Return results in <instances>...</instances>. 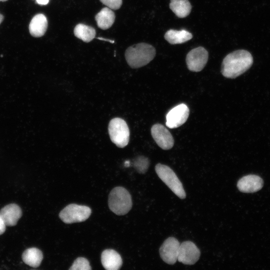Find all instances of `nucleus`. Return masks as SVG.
<instances>
[{
  "label": "nucleus",
  "instance_id": "1",
  "mask_svg": "<svg viewBox=\"0 0 270 270\" xmlns=\"http://www.w3.org/2000/svg\"><path fill=\"white\" fill-rule=\"evenodd\" d=\"M253 62L250 53L244 50H235L223 60L221 72L226 78H234L250 68Z\"/></svg>",
  "mask_w": 270,
  "mask_h": 270
},
{
  "label": "nucleus",
  "instance_id": "2",
  "mask_svg": "<svg viewBox=\"0 0 270 270\" xmlns=\"http://www.w3.org/2000/svg\"><path fill=\"white\" fill-rule=\"evenodd\" d=\"M156 56V49L152 45L141 42L128 47L125 52L128 64L137 68L148 64Z\"/></svg>",
  "mask_w": 270,
  "mask_h": 270
},
{
  "label": "nucleus",
  "instance_id": "3",
  "mask_svg": "<svg viewBox=\"0 0 270 270\" xmlns=\"http://www.w3.org/2000/svg\"><path fill=\"white\" fill-rule=\"evenodd\" d=\"M108 204L110 209L113 212L119 216L124 215L132 207V197L125 188L117 186L110 192Z\"/></svg>",
  "mask_w": 270,
  "mask_h": 270
},
{
  "label": "nucleus",
  "instance_id": "4",
  "mask_svg": "<svg viewBox=\"0 0 270 270\" xmlns=\"http://www.w3.org/2000/svg\"><path fill=\"white\" fill-rule=\"evenodd\" d=\"M156 172L160 179L178 198L184 199L186 194L182 184L176 174L169 166L158 164L155 166Z\"/></svg>",
  "mask_w": 270,
  "mask_h": 270
},
{
  "label": "nucleus",
  "instance_id": "5",
  "mask_svg": "<svg viewBox=\"0 0 270 270\" xmlns=\"http://www.w3.org/2000/svg\"><path fill=\"white\" fill-rule=\"evenodd\" d=\"M108 133L112 142L119 148H124L128 143L130 130L126 122L122 118H115L108 124Z\"/></svg>",
  "mask_w": 270,
  "mask_h": 270
},
{
  "label": "nucleus",
  "instance_id": "6",
  "mask_svg": "<svg viewBox=\"0 0 270 270\" xmlns=\"http://www.w3.org/2000/svg\"><path fill=\"white\" fill-rule=\"evenodd\" d=\"M91 212V209L88 206L72 204L60 211L59 216L64 223L72 224L86 220Z\"/></svg>",
  "mask_w": 270,
  "mask_h": 270
},
{
  "label": "nucleus",
  "instance_id": "7",
  "mask_svg": "<svg viewBox=\"0 0 270 270\" xmlns=\"http://www.w3.org/2000/svg\"><path fill=\"white\" fill-rule=\"evenodd\" d=\"M208 52L203 47L199 46L190 50L186 56V64L188 69L192 72L201 71L208 60Z\"/></svg>",
  "mask_w": 270,
  "mask_h": 270
},
{
  "label": "nucleus",
  "instance_id": "8",
  "mask_svg": "<svg viewBox=\"0 0 270 270\" xmlns=\"http://www.w3.org/2000/svg\"><path fill=\"white\" fill-rule=\"evenodd\" d=\"M189 108L184 104H180L171 109L166 116V126L174 128L182 125L189 116Z\"/></svg>",
  "mask_w": 270,
  "mask_h": 270
},
{
  "label": "nucleus",
  "instance_id": "9",
  "mask_svg": "<svg viewBox=\"0 0 270 270\" xmlns=\"http://www.w3.org/2000/svg\"><path fill=\"white\" fill-rule=\"evenodd\" d=\"M200 250L192 242L185 241L180 244L178 260L184 264H194L199 259Z\"/></svg>",
  "mask_w": 270,
  "mask_h": 270
},
{
  "label": "nucleus",
  "instance_id": "10",
  "mask_svg": "<svg viewBox=\"0 0 270 270\" xmlns=\"http://www.w3.org/2000/svg\"><path fill=\"white\" fill-rule=\"evenodd\" d=\"M180 243L174 237L166 239L160 248L162 259L166 264H173L178 260Z\"/></svg>",
  "mask_w": 270,
  "mask_h": 270
},
{
  "label": "nucleus",
  "instance_id": "11",
  "mask_svg": "<svg viewBox=\"0 0 270 270\" xmlns=\"http://www.w3.org/2000/svg\"><path fill=\"white\" fill-rule=\"evenodd\" d=\"M151 134L154 141L162 149L168 150L172 148L174 138L169 130L163 125L160 124L153 125Z\"/></svg>",
  "mask_w": 270,
  "mask_h": 270
},
{
  "label": "nucleus",
  "instance_id": "12",
  "mask_svg": "<svg viewBox=\"0 0 270 270\" xmlns=\"http://www.w3.org/2000/svg\"><path fill=\"white\" fill-rule=\"evenodd\" d=\"M263 186V180L260 176L250 174L242 178L237 183L238 190L243 192L250 193L258 191Z\"/></svg>",
  "mask_w": 270,
  "mask_h": 270
},
{
  "label": "nucleus",
  "instance_id": "13",
  "mask_svg": "<svg viewBox=\"0 0 270 270\" xmlns=\"http://www.w3.org/2000/svg\"><path fill=\"white\" fill-rule=\"evenodd\" d=\"M101 262L104 268L107 270H118L122 264L120 254L112 249H106L102 252Z\"/></svg>",
  "mask_w": 270,
  "mask_h": 270
},
{
  "label": "nucleus",
  "instance_id": "14",
  "mask_svg": "<svg viewBox=\"0 0 270 270\" xmlns=\"http://www.w3.org/2000/svg\"><path fill=\"white\" fill-rule=\"evenodd\" d=\"M0 215L6 226H14L22 216V211L16 204H10L2 208Z\"/></svg>",
  "mask_w": 270,
  "mask_h": 270
},
{
  "label": "nucleus",
  "instance_id": "15",
  "mask_svg": "<svg viewBox=\"0 0 270 270\" xmlns=\"http://www.w3.org/2000/svg\"><path fill=\"white\" fill-rule=\"evenodd\" d=\"M47 28L46 18L42 14H38L34 16L29 25V31L30 34L36 38L43 36L46 33Z\"/></svg>",
  "mask_w": 270,
  "mask_h": 270
},
{
  "label": "nucleus",
  "instance_id": "16",
  "mask_svg": "<svg viewBox=\"0 0 270 270\" xmlns=\"http://www.w3.org/2000/svg\"><path fill=\"white\" fill-rule=\"evenodd\" d=\"M115 14L108 7L102 8L95 16L98 26L104 30L110 28L115 20Z\"/></svg>",
  "mask_w": 270,
  "mask_h": 270
},
{
  "label": "nucleus",
  "instance_id": "17",
  "mask_svg": "<svg viewBox=\"0 0 270 270\" xmlns=\"http://www.w3.org/2000/svg\"><path fill=\"white\" fill-rule=\"evenodd\" d=\"M164 37L170 44H182L190 40L192 38V35L185 30H170L166 32Z\"/></svg>",
  "mask_w": 270,
  "mask_h": 270
},
{
  "label": "nucleus",
  "instance_id": "18",
  "mask_svg": "<svg viewBox=\"0 0 270 270\" xmlns=\"http://www.w3.org/2000/svg\"><path fill=\"white\" fill-rule=\"evenodd\" d=\"M23 262L32 268H37L41 264L43 259L42 251L36 248L26 249L22 254Z\"/></svg>",
  "mask_w": 270,
  "mask_h": 270
},
{
  "label": "nucleus",
  "instance_id": "19",
  "mask_svg": "<svg viewBox=\"0 0 270 270\" xmlns=\"http://www.w3.org/2000/svg\"><path fill=\"white\" fill-rule=\"evenodd\" d=\"M170 8L180 18H184L189 15L192 6L188 0H170Z\"/></svg>",
  "mask_w": 270,
  "mask_h": 270
},
{
  "label": "nucleus",
  "instance_id": "20",
  "mask_svg": "<svg viewBox=\"0 0 270 270\" xmlns=\"http://www.w3.org/2000/svg\"><path fill=\"white\" fill-rule=\"evenodd\" d=\"M74 32L77 38L86 42L92 41L96 34L94 28L82 24H77L74 28Z\"/></svg>",
  "mask_w": 270,
  "mask_h": 270
},
{
  "label": "nucleus",
  "instance_id": "21",
  "mask_svg": "<svg viewBox=\"0 0 270 270\" xmlns=\"http://www.w3.org/2000/svg\"><path fill=\"white\" fill-rule=\"evenodd\" d=\"M149 164L148 159L144 156H138L133 162L134 167L139 173L141 174H144L147 171Z\"/></svg>",
  "mask_w": 270,
  "mask_h": 270
},
{
  "label": "nucleus",
  "instance_id": "22",
  "mask_svg": "<svg viewBox=\"0 0 270 270\" xmlns=\"http://www.w3.org/2000/svg\"><path fill=\"white\" fill-rule=\"evenodd\" d=\"M91 269L92 268L88 260L82 257L77 258L69 268L70 270H89Z\"/></svg>",
  "mask_w": 270,
  "mask_h": 270
},
{
  "label": "nucleus",
  "instance_id": "23",
  "mask_svg": "<svg viewBox=\"0 0 270 270\" xmlns=\"http://www.w3.org/2000/svg\"><path fill=\"white\" fill-rule=\"evenodd\" d=\"M108 8L116 10L119 9L122 3V0H100Z\"/></svg>",
  "mask_w": 270,
  "mask_h": 270
},
{
  "label": "nucleus",
  "instance_id": "24",
  "mask_svg": "<svg viewBox=\"0 0 270 270\" xmlns=\"http://www.w3.org/2000/svg\"><path fill=\"white\" fill-rule=\"evenodd\" d=\"M6 226L3 218H2V216L0 215V235L3 234L4 232L6 230Z\"/></svg>",
  "mask_w": 270,
  "mask_h": 270
},
{
  "label": "nucleus",
  "instance_id": "25",
  "mask_svg": "<svg viewBox=\"0 0 270 270\" xmlns=\"http://www.w3.org/2000/svg\"><path fill=\"white\" fill-rule=\"evenodd\" d=\"M36 2L40 5H46L48 2L49 0H36Z\"/></svg>",
  "mask_w": 270,
  "mask_h": 270
},
{
  "label": "nucleus",
  "instance_id": "26",
  "mask_svg": "<svg viewBox=\"0 0 270 270\" xmlns=\"http://www.w3.org/2000/svg\"><path fill=\"white\" fill-rule=\"evenodd\" d=\"M98 39L100 40H104V41H106V42H110L112 44H113L114 43V40H110V39H107V38H97Z\"/></svg>",
  "mask_w": 270,
  "mask_h": 270
},
{
  "label": "nucleus",
  "instance_id": "27",
  "mask_svg": "<svg viewBox=\"0 0 270 270\" xmlns=\"http://www.w3.org/2000/svg\"><path fill=\"white\" fill-rule=\"evenodd\" d=\"M4 20V16L0 14V24Z\"/></svg>",
  "mask_w": 270,
  "mask_h": 270
},
{
  "label": "nucleus",
  "instance_id": "28",
  "mask_svg": "<svg viewBox=\"0 0 270 270\" xmlns=\"http://www.w3.org/2000/svg\"><path fill=\"white\" fill-rule=\"evenodd\" d=\"M8 0H0V1H2V2H5V1H6Z\"/></svg>",
  "mask_w": 270,
  "mask_h": 270
}]
</instances>
